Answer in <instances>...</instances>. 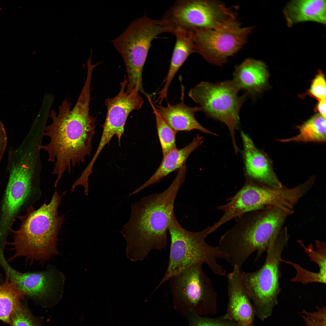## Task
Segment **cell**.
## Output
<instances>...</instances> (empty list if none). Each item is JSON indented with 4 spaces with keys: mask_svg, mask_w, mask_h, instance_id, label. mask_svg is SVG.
I'll return each mask as SVG.
<instances>
[{
    "mask_svg": "<svg viewBox=\"0 0 326 326\" xmlns=\"http://www.w3.org/2000/svg\"><path fill=\"white\" fill-rule=\"evenodd\" d=\"M203 264H193L169 280L173 306L184 316L190 312L203 316L217 312V293Z\"/></svg>",
    "mask_w": 326,
    "mask_h": 326,
    "instance_id": "obj_9",
    "label": "cell"
},
{
    "mask_svg": "<svg viewBox=\"0 0 326 326\" xmlns=\"http://www.w3.org/2000/svg\"><path fill=\"white\" fill-rule=\"evenodd\" d=\"M253 28L241 27L236 17L214 28L194 30L195 53L210 64L222 66L246 43Z\"/></svg>",
    "mask_w": 326,
    "mask_h": 326,
    "instance_id": "obj_10",
    "label": "cell"
},
{
    "mask_svg": "<svg viewBox=\"0 0 326 326\" xmlns=\"http://www.w3.org/2000/svg\"><path fill=\"white\" fill-rule=\"evenodd\" d=\"M298 244L301 246L303 251L310 258L311 261L314 262L318 266L319 271L322 274L326 275V246L325 241L316 240L315 244L316 249H314L312 244L306 246L300 240L297 241Z\"/></svg>",
    "mask_w": 326,
    "mask_h": 326,
    "instance_id": "obj_24",
    "label": "cell"
},
{
    "mask_svg": "<svg viewBox=\"0 0 326 326\" xmlns=\"http://www.w3.org/2000/svg\"><path fill=\"white\" fill-rule=\"evenodd\" d=\"M66 194L64 191L59 195L55 190L49 204L45 203L37 209L30 206L20 217L19 229L11 230L13 241L8 244L12 245L15 253L9 261L24 257L31 262L36 260L44 264L58 254L57 236L65 219L64 215H59L58 209Z\"/></svg>",
    "mask_w": 326,
    "mask_h": 326,
    "instance_id": "obj_4",
    "label": "cell"
},
{
    "mask_svg": "<svg viewBox=\"0 0 326 326\" xmlns=\"http://www.w3.org/2000/svg\"><path fill=\"white\" fill-rule=\"evenodd\" d=\"M240 90L232 80L215 83L202 82L191 88L189 96L202 108L207 117L224 123L229 131L236 154L238 148L235 131L239 123V112L247 95L239 96Z\"/></svg>",
    "mask_w": 326,
    "mask_h": 326,
    "instance_id": "obj_8",
    "label": "cell"
},
{
    "mask_svg": "<svg viewBox=\"0 0 326 326\" xmlns=\"http://www.w3.org/2000/svg\"><path fill=\"white\" fill-rule=\"evenodd\" d=\"M236 7H227L218 1L181 0L176 1L162 20L171 30L193 31L213 29L236 16Z\"/></svg>",
    "mask_w": 326,
    "mask_h": 326,
    "instance_id": "obj_11",
    "label": "cell"
},
{
    "mask_svg": "<svg viewBox=\"0 0 326 326\" xmlns=\"http://www.w3.org/2000/svg\"><path fill=\"white\" fill-rule=\"evenodd\" d=\"M2 266L5 269L10 280L25 295L39 299L49 297L61 290L64 283L62 274L54 268L44 271L22 273L9 266L6 261Z\"/></svg>",
    "mask_w": 326,
    "mask_h": 326,
    "instance_id": "obj_13",
    "label": "cell"
},
{
    "mask_svg": "<svg viewBox=\"0 0 326 326\" xmlns=\"http://www.w3.org/2000/svg\"><path fill=\"white\" fill-rule=\"evenodd\" d=\"M173 34L176 37V42L165 85L158 94V100L162 102L167 99V92L170 84L175 74L188 57L195 53L193 31L181 29L175 30Z\"/></svg>",
    "mask_w": 326,
    "mask_h": 326,
    "instance_id": "obj_20",
    "label": "cell"
},
{
    "mask_svg": "<svg viewBox=\"0 0 326 326\" xmlns=\"http://www.w3.org/2000/svg\"><path fill=\"white\" fill-rule=\"evenodd\" d=\"M10 326H40L29 311L21 306L12 315Z\"/></svg>",
    "mask_w": 326,
    "mask_h": 326,
    "instance_id": "obj_27",
    "label": "cell"
},
{
    "mask_svg": "<svg viewBox=\"0 0 326 326\" xmlns=\"http://www.w3.org/2000/svg\"><path fill=\"white\" fill-rule=\"evenodd\" d=\"M186 171L180 169L165 190L146 196L131 205L130 218L121 231L127 242L126 256L131 261L142 260L152 250L162 252L167 248L170 219Z\"/></svg>",
    "mask_w": 326,
    "mask_h": 326,
    "instance_id": "obj_2",
    "label": "cell"
},
{
    "mask_svg": "<svg viewBox=\"0 0 326 326\" xmlns=\"http://www.w3.org/2000/svg\"><path fill=\"white\" fill-rule=\"evenodd\" d=\"M7 136L4 126L0 119V162L5 150Z\"/></svg>",
    "mask_w": 326,
    "mask_h": 326,
    "instance_id": "obj_30",
    "label": "cell"
},
{
    "mask_svg": "<svg viewBox=\"0 0 326 326\" xmlns=\"http://www.w3.org/2000/svg\"><path fill=\"white\" fill-rule=\"evenodd\" d=\"M288 216L279 207L269 206L235 218V225L222 235L218 246L225 254V260L241 270L256 251V262L278 236Z\"/></svg>",
    "mask_w": 326,
    "mask_h": 326,
    "instance_id": "obj_3",
    "label": "cell"
},
{
    "mask_svg": "<svg viewBox=\"0 0 326 326\" xmlns=\"http://www.w3.org/2000/svg\"><path fill=\"white\" fill-rule=\"evenodd\" d=\"M25 295L6 273L5 282L0 284V320L9 324L12 315L21 306V301Z\"/></svg>",
    "mask_w": 326,
    "mask_h": 326,
    "instance_id": "obj_21",
    "label": "cell"
},
{
    "mask_svg": "<svg viewBox=\"0 0 326 326\" xmlns=\"http://www.w3.org/2000/svg\"><path fill=\"white\" fill-rule=\"evenodd\" d=\"M268 72L262 61L248 58L235 67L233 82L248 97H253L260 93L267 82Z\"/></svg>",
    "mask_w": 326,
    "mask_h": 326,
    "instance_id": "obj_16",
    "label": "cell"
},
{
    "mask_svg": "<svg viewBox=\"0 0 326 326\" xmlns=\"http://www.w3.org/2000/svg\"><path fill=\"white\" fill-rule=\"evenodd\" d=\"M233 268L227 275L229 300L223 317L239 326H254L255 311L243 283L241 270L236 266Z\"/></svg>",
    "mask_w": 326,
    "mask_h": 326,
    "instance_id": "obj_14",
    "label": "cell"
},
{
    "mask_svg": "<svg viewBox=\"0 0 326 326\" xmlns=\"http://www.w3.org/2000/svg\"><path fill=\"white\" fill-rule=\"evenodd\" d=\"M283 13L289 27L298 23L309 21L325 25L326 1L291 0L284 8Z\"/></svg>",
    "mask_w": 326,
    "mask_h": 326,
    "instance_id": "obj_18",
    "label": "cell"
},
{
    "mask_svg": "<svg viewBox=\"0 0 326 326\" xmlns=\"http://www.w3.org/2000/svg\"><path fill=\"white\" fill-rule=\"evenodd\" d=\"M203 137L199 134L188 145L181 149L176 148L163 155L158 168L151 177L143 184L129 194L131 196L136 194L149 186L159 182L162 178L181 168L190 154L203 143Z\"/></svg>",
    "mask_w": 326,
    "mask_h": 326,
    "instance_id": "obj_19",
    "label": "cell"
},
{
    "mask_svg": "<svg viewBox=\"0 0 326 326\" xmlns=\"http://www.w3.org/2000/svg\"><path fill=\"white\" fill-rule=\"evenodd\" d=\"M155 114L158 136L163 156L177 148L176 132L166 122L153 110Z\"/></svg>",
    "mask_w": 326,
    "mask_h": 326,
    "instance_id": "obj_23",
    "label": "cell"
},
{
    "mask_svg": "<svg viewBox=\"0 0 326 326\" xmlns=\"http://www.w3.org/2000/svg\"><path fill=\"white\" fill-rule=\"evenodd\" d=\"M280 261L292 266L296 271V276L290 280L293 282H299L303 284L313 283H326V275L318 272L314 273L306 270L299 265L290 261L285 260L282 258Z\"/></svg>",
    "mask_w": 326,
    "mask_h": 326,
    "instance_id": "obj_26",
    "label": "cell"
},
{
    "mask_svg": "<svg viewBox=\"0 0 326 326\" xmlns=\"http://www.w3.org/2000/svg\"><path fill=\"white\" fill-rule=\"evenodd\" d=\"M241 136L246 179L271 188L281 187L283 185L274 172L267 155L256 147L251 139L244 132L241 131Z\"/></svg>",
    "mask_w": 326,
    "mask_h": 326,
    "instance_id": "obj_15",
    "label": "cell"
},
{
    "mask_svg": "<svg viewBox=\"0 0 326 326\" xmlns=\"http://www.w3.org/2000/svg\"><path fill=\"white\" fill-rule=\"evenodd\" d=\"M90 99V85L85 83L72 109L66 98L58 114L51 111L52 123L46 126L43 133L50 141L40 148L47 152L48 161L54 163L52 174L57 176L55 187L65 172L70 174L72 168L84 163L91 155L96 118L89 114Z\"/></svg>",
    "mask_w": 326,
    "mask_h": 326,
    "instance_id": "obj_1",
    "label": "cell"
},
{
    "mask_svg": "<svg viewBox=\"0 0 326 326\" xmlns=\"http://www.w3.org/2000/svg\"><path fill=\"white\" fill-rule=\"evenodd\" d=\"M326 92L325 75L319 70L312 80L307 94L319 101L326 99Z\"/></svg>",
    "mask_w": 326,
    "mask_h": 326,
    "instance_id": "obj_28",
    "label": "cell"
},
{
    "mask_svg": "<svg viewBox=\"0 0 326 326\" xmlns=\"http://www.w3.org/2000/svg\"><path fill=\"white\" fill-rule=\"evenodd\" d=\"M326 99L319 101L316 107L315 110L319 112V114L326 118Z\"/></svg>",
    "mask_w": 326,
    "mask_h": 326,
    "instance_id": "obj_31",
    "label": "cell"
},
{
    "mask_svg": "<svg viewBox=\"0 0 326 326\" xmlns=\"http://www.w3.org/2000/svg\"><path fill=\"white\" fill-rule=\"evenodd\" d=\"M297 128L299 132L297 135L278 141L282 142H325L326 118L319 114H315Z\"/></svg>",
    "mask_w": 326,
    "mask_h": 326,
    "instance_id": "obj_22",
    "label": "cell"
},
{
    "mask_svg": "<svg viewBox=\"0 0 326 326\" xmlns=\"http://www.w3.org/2000/svg\"><path fill=\"white\" fill-rule=\"evenodd\" d=\"M317 311L313 312H309L303 309L301 316L305 321L306 326H326V307L323 306L321 308L317 307Z\"/></svg>",
    "mask_w": 326,
    "mask_h": 326,
    "instance_id": "obj_29",
    "label": "cell"
},
{
    "mask_svg": "<svg viewBox=\"0 0 326 326\" xmlns=\"http://www.w3.org/2000/svg\"><path fill=\"white\" fill-rule=\"evenodd\" d=\"M287 227L282 229L270 244L266 253V257L261 267L255 271L241 270L244 286L255 309L256 316L264 321L272 314L278 302L281 291L280 259L289 238Z\"/></svg>",
    "mask_w": 326,
    "mask_h": 326,
    "instance_id": "obj_6",
    "label": "cell"
},
{
    "mask_svg": "<svg viewBox=\"0 0 326 326\" xmlns=\"http://www.w3.org/2000/svg\"><path fill=\"white\" fill-rule=\"evenodd\" d=\"M210 226L201 231H189L180 225L174 213L172 215L168 229L171 245L168 266L155 290L171 277L198 263H206L215 274H226L224 267L217 262L225 260L224 254L218 246H211L205 241Z\"/></svg>",
    "mask_w": 326,
    "mask_h": 326,
    "instance_id": "obj_5",
    "label": "cell"
},
{
    "mask_svg": "<svg viewBox=\"0 0 326 326\" xmlns=\"http://www.w3.org/2000/svg\"><path fill=\"white\" fill-rule=\"evenodd\" d=\"M185 316L187 320L188 326H239L236 323L224 318L223 315L211 318L203 317L190 312Z\"/></svg>",
    "mask_w": 326,
    "mask_h": 326,
    "instance_id": "obj_25",
    "label": "cell"
},
{
    "mask_svg": "<svg viewBox=\"0 0 326 326\" xmlns=\"http://www.w3.org/2000/svg\"><path fill=\"white\" fill-rule=\"evenodd\" d=\"M153 110L161 117L176 132L194 129L215 136L218 135L203 127L195 117V113L202 111L200 106L190 107L183 101L174 105L168 104L167 106L152 105Z\"/></svg>",
    "mask_w": 326,
    "mask_h": 326,
    "instance_id": "obj_17",
    "label": "cell"
},
{
    "mask_svg": "<svg viewBox=\"0 0 326 326\" xmlns=\"http://www.w3.org/2000/svg\"><path fill=\"white\" fill-rule=\"evenodd\" d=\"M171 33L162 20L151 18L146 14L132 22L120 35L111 41L123 59L127 73L126 88L137 87L146 96L142 84V71L152 41L158 35Z\"/></svg>",
    "mask_w": 326,
    "mask_h": 326,
    "instance_id": "obj_7",
    "label": "cell"
},
{
    "mask_svg": "<svg viewBox=\"0 0 326 326\" xmlns=\"http://www.w3.org/2000/svg\"><path fill=\"white\" fill-rule=\"evenodd\" d=\"M292 193L289 188L267 187L246 179L242 188L233 197L226 199L229 202L218 206L217 209L223 212L222 216L211 229L215 231L228 221L247 212L269 206H275L284 210L291 206Z\"/></svg>",
    "mask_w": 326,
    "mask_h": 326,
    "instance_id": "obj_12",
    "label": "cell"
}]
</instances>
